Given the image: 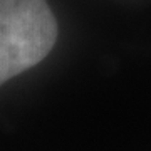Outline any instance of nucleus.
Listing matches in <instances>:
<instances>
[{
	"mask_svg": "<svg viewBox=\"0 0 151 151\" xmlns=\"http://www.w3.org/2000/svg\"><path fill=\"white\" fill-rule=\"evenodd\" d=\"M57 40V22L45 0H0V81L39 64Z\"/></svg>",
	"mask_w": 151,
	"mask_h": 151,
	"instance_id": "obj_1",
	"label": "nucleus"
}]
</instances>
